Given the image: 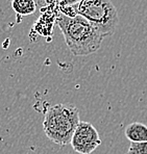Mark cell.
I'll list each match as a JSON object with an SVG mask.
<instances>
[{"mask_svg":"<svg viewBox=\"0 0 147 154\" xmlns=\"http://www.w3.org/2000/svg\"><path fill=\"white\" fill-rule=\"evenodd\" d=\"M56 23L73 55H90L100 48L105 37L83 16L69 17L60 13Z\"/></svg>","mask_w":147,"mask_h":154,"instance_id":"cell-1","label":"cell"},{"mask_svg":"<svg viewBox=\"0 0 147 154\" xmlns=\"http://www.w3.org/2000/svg\"><path fill=\"white\" fill-rule=\"evenodd\" d=\"M80 123V112L68 103H58L47 109L43 120V129L46 137L60 146L71 143L74 131Z\"/></svg>","mask_w":147,"mask_h":154,"instance_id":"cell-2","label":"cell"},{"mask_svg":"<svg viewBox=\"0 0 147 154\" xmlns=\"http://www.w3.org/2000/svg\"><path fill=\"white\" fill-rule=\"evenodd\" d=\"M76 14L93 24L103 37L112 35L119 23L118 12L111 0H83L76 5Z\"/></svg>","mask_w":147,"mask_h":154,"instance_id":"cell-3","label":"cell"},{"mask_svg":"<svg viewBox=\"0 0 147 154\" xmlns=\"http://www.w3.org/2000/svg\"><path fill=\"white\" fill-rule=\"evenodd\" d=\"M72 149L80 154H91L101 145L97 129L89 122L80 121L71 140Z\"/></svg>","mask_w":147,"mask_h":154,"instance_id":"cell-4","label":"cell"},{"mask_svg":"<svg viewBox=\"0 0 147 154\" xmlns=\"http://www.w3.org/2000/svg\"><path fill=\"white\" fill-rule=\"evenodd\" d=\"M125 135L130 143L147 142V125L140 122H134L126 126Z\"/></svg>","mask_w":147,"mask_h":154,"instance_id":"cell-5","label":"cell"},{"mask_svg":"<svg viewBox=\"0 0 147 154\" xmlns=\"http://www.w3.org/2000/svg\"><path fill=\"white\" fill-rule=\"evenodd\" d=\"M12 8L14 12L20 16H28L36 12L37 4L35 0H13Z\"/></svg>","mask_w":147,"mask_h":154,"instance_id":"cell-6","label":"cell"},{"mask_svg":"<svg viewBox=\"0 0 147 154\" xmlns=\"http://www.w3.org/2000/svg\"><path fill=\"white\" fill-rule=\"evenodd\" d=\"M126 154H147V142L130 143Z\"/></svg>","mask_w":147,"mask_h":154,"instance_id":"cell-7","label":"cell"},{"mask_svg":"<svg viewBox=\"0 0 147 154\" xmlns=\"http://www.w3.org/2000/svg\"><path fill=\"white\" fill-rule=\"evenodd\" d=\"M56 1L62 5V8H70V6L77 5L83 0H56Z\"/></svg>","mask_w":147,"mask_h":154,"instance_id":"cell-8","label":"cell"}]
</instances>
